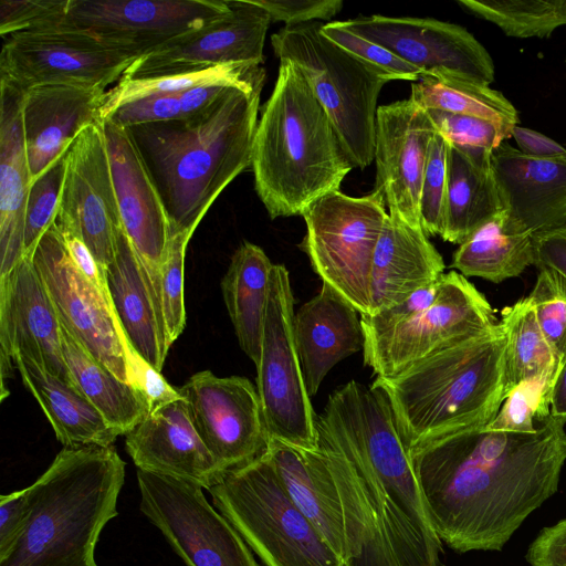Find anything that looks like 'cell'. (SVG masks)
<instances>
[{
	"label": "cell",
	"instance_id": "cell-1",
	"mask_svg": "<svg viewBox=\"0 0 566 566\" xmlns=\"http://www.w3.org/2000/svg\"><path fill=\"white\" fill-rule=\"evenodd\" d=\"M316 449L352 542V566H438L431 523L386 394L352 380L317 416Z\"/></svg>",
	"mask_w": 566,
	"mask_h": 566
},
{
	"label": "cell",
	"instance_id": "cell-2",
	"mask_svg": "<svg viewBox=\"0 0 566 566\" xmlns=\"http://www.w3.org/2000/svg\"><path fill=\"white\" fill-rule=\"evenodd\" d=\"M566 421L532 433L458 429L409 450L433 528L452 549L500 551L558 489Z\"/></svg>",
	"mask_w": 566,
	"mask_h": 566
},
{
	"label": "cell",
	"instance_id": "cell-3",
	"mask_svg": "<svg viewBox=\"0 0 566 566\" xmlns=\"http://www.w3.org/2000/svg\"><path fill=\"white\" fill-rule=\"evenodd\" d=\"M263 85L228 86L192 117L127 128L163 200L170 235L192 237L226 187L251 167Z\"/></svg>",
	"mask_w": 566,
	"mask_h": 566
},
{
	"label": "cell",
	"instance_id": "cell-4",
	"mask_svg": "<svg viewBox=\"0 0 566 566\" xmlns=\"http://www.w3.org/2000/svg\"><path fill=\"white\" fill-rule=\"evenodd\" d=\"M260 111L251 163L255 191L271 219L302 216L338 190L355 167L294 63L280 61L272 94Z\"/></svg>",
	"mask_w": 566,
	"mask_h": 566
},
{
	"label": "cell",
	"instance_id": "cell-5",
	"mask_svg": "<svg viewBox=\"0 0 566 566\" xmlns=\"http://www.w3.org/2000/svg\"><path fill=\"white\" fill-rule=\"evenodd\" d=\"M125 467L113 446L64 447L29 485L28 522L0 566H97L94 551L117 515Z\"/></svg>",
	"mask_w": 566,
	"mask_h": 566
},
{
	"label": "cell",
	"instance_id": "cell-6",
	"mask_svg": "<svg viewBox=\"0 0 566 566\" xmlns=\"http://www.w3.org/2000/svg\"><path fill=\"white\" fill-rule=\"evenodd\" d=\"M501 322L371 384L389 399L408 451L448 432L493 421L509 395Z\"/></svg>",
	"mask_w": 566,
	"mask_h": 566
},
{
	"label": "cell",
	"instance_id": "cell-7",
	"mask_svg": "<svg viewBox=\"0 0 566 566\" xmlns=\"http://www.w3.org/2000/svg\"><path fill=\"white\" fill-rule=\"evenodd\" d=\"M360 323L365 365L377 377H391L499 321L485 296L450 271L396 305L360 315Z\"/></svg>",
	"mask_w": 566,
	"mask_h": 566
},
{
	"label": "cell",
	"instance_id": "cell-8",
	"mask_svg": "<svg viewBox=\"0 0 566 566\" xmlns=\"http://www.w3.org/2000/svg\"><path fill=\"white\" fill-rule=\"evenodd\" d=\"M208 492L265 566L343 564L290 499L266 450L227 471Z\"/></svg>",
	"mask_w": 566,
	"mask_h": 566
},
{
	"label": "cell",
	"instance_id": "cell-9",
	"mask_svg": "<svg viewBox=\"0 0 566 566\" xmlns=\"http://www.w3.org/2000/svg\"><path fill=\"white\" fill-rule=\"evenodd\" d=\"M322 24L285 25L272 34V49L300 69L352 164L364 169L374 160L378 96L391 78L329 41Z\"/></svg>",
	"mask_w": 566,
	"mask_h": 566
},
{
	"label": "cell",
	"instance_id": "cell-10",
	"mask_svg": "<svg viewBox=\"0 0 566 566\" xmlns=\"http://www.w3.org/2000/svg\"><path fill=\"white\" fill-rule=\"evenodd\" d=\"M385 206L376 190L350 197L338 189L318 198L302 214L306 234L300 247L313 271L360 315L369 311V275L388 218Z\"/></svg>",
	"mask_w": 566,
	"mask_h": 566
},
{
	"label": "cell",
	"instance_id": "cell-11",
	"mask_svg": "<svg viewBox=\"0 0 566 566\" xmlns=\"http://www.w3.org/2000/svg\"><path fill=\"white\" fill-rule=\"evenodd\" d=\"M294 297L287 269L273 264L256 367V390L269 439L313 451L317 416L307 394L294 338Z\"/></svg>",
	"mask_w": 566,
	"mask_h": 566
},
{
	"label": "cell",
	"instance_id": "cell-12",
	"mask_svg": "<svg viewBox=\"0 0 566 566\" xmlns=\"http://www.w3.org/2000/svg\"><path fill=\"white\" fill-rule=\"evenodd\" d=\"M138 57L73 30L40 25L3 36L0 78L24 92L42 85L106 90Z\"/></svg>",
	"mask_w": 566,
	"mask_h": 566
},
{
	"label": "cell",
	"instance_id": "cell-13",
	"mask_svg": "<svg viewBox=\"0 0 566 566\" xmlns=\"http://www.w3.org/2000/svg\"><path fill=\"white\" fill-rule=\"evenodd\" d=\"M140 511L186 566H260L202 488L137 469Z\"/></svg>",
	"mask_w": 566,
	"mask_h": 566
},
{
	"label": "cell",
	"instance_id": "cell-14",
	"mask_svg": "<svg viewBox=\"0 0 566 566\" xmlns=\"http://www.w3.org/2000/svg\"><path fill=\"white\" fill-rule=\"evenodd\" d=\"M32 262L62 326L98 363L134 385L129 347L113 306L76 266L56 222L39 241Z\"/></svg>",
	"mask_w": 566,
	"mask_h": 566
},
{
	"label": "cell",
	"instance_id": "cell-15",
	"mask_svg": "<svg viewBox=\"0 0 566 566\" xmlns=\"http://www.w3.org/2000/svg\"><path fill=\"white\" fill-rule=\"evenodd\" d=\"M229 10V0H67L62 15L41 25L73 30L142 56Z\"/></svg>",
	"mask_w": 566,
	"mask_h": 566
},
{
	"label": "cell",
	"instance_id": "cell-16",
	"mask_svg": "<svg viewBox=\"0 0 566 566\" xmlns=\"http://www.w3.org/2000/svg\"><path fill=\"white\" fill-rule=\"evenodd\" d=\"M56 224L61 232L82 240L103 275L115 255L123 227L103 120L82 130L65 155V175Z\"/></svg>",
	"mask_w": 566,
	"mask_h": 566
},
{
	"label": "cell",
	"instance_id": "cell-17",
	"mask_svg": "<svg viewBox=\"0 0 566 566\" xmlns=\"http://www.w3.org/2000/svg\"><path fill=\"white\" fill-rule=\"evenodd\" d=\"M202 442L223 473L262 454L269 442L258 390L244 377L193 374L178 388Z\"/></svg>",
	"mask_w": 566,
	"mask_h": 566
},
{
	"label": "cell",
	"instance_id": "cell-18",
	"mask_svg": "<svg viewBox=\"0 0 566 566\" xmlns=\"http://www.w3.org/2000/svg\"><path fill=\"white\" fill-rule=\"evenodd\" d=\"M417 67L421 76L451 74L490 85L495 67L486 49L465 28L432 18L374 14L343 21Z\"/></svg>",
	"mask_w": 566,
	"mask_h": 566
},
{
	"label": "cell",
	"instance_id": "cell-19",
	"mask_svg": "<svg viewBox=\"0 0 566 566\" xmlns=\"http://www.w3.org/2000/svg\"><path fill=\"white\" fill-rule=\"evenodd\" d=\"M230 10L198 30L133 62L122 78L192 72L218 65H262L270 14L254 0H229Z\"/></svg>",
	"mask_w": 566,
	"mask_h": 566
},
{
	"label": "cell",
	"instance_id": "cell-20",
	"mask_svg": "<svg viewBox=\"0 0 566 566\" xmlns=\"http://www.w3.org/2000/svg\"><path fill=\"white\" fill-rule=\"evenodd\" d=\"M0 344L1 400L9 395L6 386L15 355L28 356L77 387L63 356L57 313L32 258H22L8 275L0 277Z\"/></svg>",
	"mask_w": 566,
	"mask_h": 566
},
{
	"label": "cell",
	"instance_id": "cell-21",
	"mask_svg": "<svg viewBox=\"0 0 566 566\" xmlns=\"http://www.w3.org/2000/svg\"><path fill=\"white\" fill-rule=\"evenodd\" d=\"M103 124L122 224L145 270L164 319L161 269L169 244V220L129 130L109 120Z\"/></svg>",
	"mask_w": 566,
	"mask_h": 566
},
{
	"label": "cell",
	"instance_id": "cell-22",
	"mask_svg": "<svg viewBox=\"0 0 566 566\" xmlns=\"http://www.w3.org/2000/svg\"><path fill=\"white\" fill-rule=\"evenodd\" d=\"M436 133L427 111L410 97L378 106L374 190L384 197L388 213L397 214L415 228H421L420 189L430 143Z\"/></svg>",
	"mask_w": 566,
	"mask_h": 566
},
{
	"label": "cell",
	"instance_id": "cell-23",
	"mask_svg": "<svg viewBox=\"0 0 566 566\" xmlns=\"http://www.w3.org/2000/svg\"><path fill=\"white\" fill-rule=\"evenodd\" d=\"M125 439L137 469L207 491L224 474L199 437L182 397L153 408Z\"/></svg>",
	"mask_w": 566,
	"mask_h": 566
},
{
	"label": "cell",
	"instance_id": "cell-24",
	"mask_svg": "<svg viewBox=\"0 0 566 566\" xmlns=\"http://www.w3.org/2000/svg\"><path fill=\"white\" fill-rule=\"evenodd\" d=\"M491 165L507 218L532 235L566 227V157L539 158L502 142Z\"/></svg>",
	"mask_w": 566,
	"mask_h": 566
},
{
	"label": "cell",
	"instance_id": "cell-25",
	"mask_svg": "<svg viewBox=\"0 0 566 566\" xmlns=\"http://www.w3.org/2000/svg\"><path fill=\"white\" fill-rule=\"evenodd\" d=\"M106 94V90L69 85L34 86L24 93L22 118L31 184L66 154L84 128L101 120Z\"/></svg>",
	"mask_w": 566,
	"mask_h": 566
},
{
	"label": "cell",
	"instance_id": "cell-26",
	"mask_svg": "<svg viewBox=\"0 0 566 566\" xmlns=\"http://www.w3.org/2000/svg\"><path fill=\"white\" fill-rule=\"evenodd\" d=\"M444 268L441 254L421 228L388 213L371 262L367 315L377 314L433 284L444 274Z\"/></svg>",
	"mask_w": 566,
	"mask_h": 566
},
{
	"label": "cell",
	"instance_id": "cell-27",
	"mask_svg": "<svg viewBox=\"0 0 566 566\" xmlns=\"http://www.w3.org/2000/svg\"><path fill=\"white\" fill-rule=\"evenodd\" d=\"M357 310L331 286L294 314L295 345L308 396L316 395L327 373L344 358L364 349Z\"/></svg>",
	"mask_w": 566,
	"mask_h": 566
},
{
	"label": "cell",
	"instance_id": "cell-28",
	"mask_svg": "<svg viewBox=\"0 0 566 566\" xmlns=\"http://www.w3.org/2000/svg\"><path fill=\"white\" fill-rule=\"evenodd\" d=\"M105 279L126 343L146 363L161 371L170 348L164 319L145 270L123 227L117 231L115 255L105 271Z\"/></svg>",
	"mask_w": 566,
	"mask_h": 566
},
{
	"label": "cell",
	"instance_id": "cell-29",
	"mask_svg": "<svg viewBox=\"0 0 566 566\" xmlns=\"http://www.w3.org/2000/svg\"><path fill=\"white\" fill-rule=\"evenodd\" d=\"M0 103V277L23 256L25 203L31 185L22 104L24 91L4 78Z\"/></svg>",
	"mask_w": 566,
	"mask_h": 566
},
{
	"label": "cell",
	"instance_id": "cell-30",
	"mask_svg": "<svg viewBox=\"0 0 566 566\" xmlns=\"http://www.w3.org/2000/svg\"><path fill=\"white\" fill-rule=\"evenodd\" d=\"M266 451L290 499L336 556L350 565L352 542L345 515L317 451L275 439H269Z\"/></svg>",
	"mask_w": 566,
	"mask_h": 566
},
{
	"label": "cell",
	"instance_id": "cell-31",
	"mask_svg": "<svg viewBox=\"0 0 566 566\" xmlns=\"http://www.w3.org/2000/svg\"><path fill=\"white\" fill-rule=\"evenodd\" d=\"M493 151L463 149L449 143L444 241L462 244L504 211L492 171Z\"/></svg>",
	"mask_w": 566,
	"mask_h": 566
},
{
	"label": "cell",
	"instance_id": "cell-32",
	"mask_svg": "<svg viewBox=\"0 0 566 566\" xmlns=\"http://www.w3.org/2000/svg\"><path fill=\"white\" fill-rule=\"evenodd\" d=\"M13 364L64 447L113 446L119 434L77 387L28 356L15 355Z\"/></svg>",
	"mask_w": 566,
	"mask_h": 566
},
{
	"label": "cell",
	"instance_id": "cell-33",
	"mask_svg": "<svg viewBox=\"0 0 566 566\" xmlns=\"http://www.w3.org/2000/svg\"><path fill=\"white\" fill-rule=\"evenodd\" d=\"M273 263L256 244L244 241L221 281L223 301L239 345L256 366Z\"/></svg>",
	"mask_w": 566,
	"mask_h": 566
},
{
	"label": "cell",
	"instance_id": "cell-34",
	"mask_svg": "<svg viewBox=\"0 0 566 566\" xmlns=\"http://www.w3.org/2000/svg\"><path fill=\"white\" fill-rule=\"evenodd\" d=\"M62 352L76 386L119 434L130 432L150 411L137 386L98 363L61 324Z\"/></svg>",
	"mask_w": 566,
	"mask_h": 566
},
{
	"label": "cell",
	"instance_id": "cell-35",
	"mask_svg": "<svg viewBox=\"0 0 566 566\" xmlns=\"http://www.w3.org/2000/svg\"><path fill=\"white\" fill-rule=\"evenodd\" d=\"M535 263L533 235L499 213L459 245L451 268L493 283L520 276Z\"/></svg>",
	"mask_w": 566,
	"mask_h": 566
},
{
	"label": "cell",
	"instance_id": "cell-36",
	"mask_svg": "<svg viewBox=\"0 0 566 566\" xmlns=\"http://www.w3.org/2000/svg\"><path fill=\"white\" fill-rule=\"evenodd\" d=\"M410 98L424 109L470 115L496 124L507 136L518 124L513 104L499 91L475 81L451 75H423L411 85Z\"/></svg>",
	"mask_w": 566,
	"mask_h": 566
},
{
	"label": "cell",
	"instance_id": "cell-37",
	"mask_svg": "<svg viewBox=\"0 0 566 566\" xmlns=\"http://www.w3.org/2000/svg\"><path fill=\"white\" fill-rule=\"evenodd\" d=\"M501 316L506 337L505 373L509 394L528 380L548 379L554 384L558 373L556 359L539 328L530 297L503 308Z\"/></svg>",
	"mask_w": 566,
	"mask_h": 566
},
{
	"label": "cell",
	"instance_id": "cell-38",
	"mask_svg": "<svg viewBox=\"0 0 566 566\" xmlns=\"http://www.w3.org/2000/svg\"><path fill=\"white\" fill-rule=\"evenodd\" d=\"M265 81L262 65L227 64L203 70L140 78H120L107 91L99 118L105 120L116 108L133 101L188 91L205 85L250 86Z\"/></svg>",
	"mask_w": 566,
	"mask_h": 566
},
{
	"label": "cell",
	"instance_id": "cell-39",
	"mask_svg": "<svg viewBox=\"0 0 566 566\" xmlns=\"http://www.w3.org/2000/svg\"><path fill=\"white\" fill-rule=\"evenodd\" d=\"M457 3L512 38H549L557 28L566 25V0H458Z\"/></svg>",
	"mask_w": 566,
	"mask_h": 566
},
{
	"label": "cell",
	"instance_id": "cell-40",
	"mask_svg": "<svg viewBox=\"0 0 566 566\" xmlns=\"http://www.w3.org/2000/svg\"><path fill=\"white\" fill-rule=\"evenodd\" d=\"M65 155L30 186L25 203L22 258H32L41 238L56 221L65 175Z\"/></svg>",
	"mask_w": 566,
	"mask_h": 566
},
{
	"label": "cell",
	"instance_id": "cell-41",
	"mask_svg": "<svg viewBox=\"0 0 566 566\" xmlns=\"http://www.w3.org/2000/svg\"><path fill=\"white\" fill-rule=\"evenodd\" d=\"M528 297L559 370L566 361V280L557 272L542 268Z\"/></svg>",
	"mask_w": 566,
	"mask_h": 566
},
{
	"label": "cell",
	"instance_id": "cell-42",
	"mask_svg": "<svg viewBox=\"0 0 566 566\" xmlns=\"http://www.w3.org/2000/svg\"><path fill=\"white\" fill-rule=\"evenodd\" d=\"M552 388L553 384L548 379L520 384L507 395L488 428L521 433L535 432L539 422L551 416Z\"/></svg>",
	"mask_w": 566,
	"mask_h": 566
},
{
	"label": "cell",
	"instance_id": "cell-43",
	"mask_svg": "<svg viewBox=\"0 0 566 566\" xmlns=\"http://www.w3.org/2000/svg\"><path fill=\"white\" fill-rule=\"evenodd\" d=\"M448 149L449 142L437 132L430 143L419 199L421 228L428 237H441L444 230Z\"/></svg>",
	"mask_w": 566,
	"mask_h": 566
},
{
	"label": "cell",
	"instance_id": "cell-44",
	"mask_svg": "<svg viewBox=\"0 0 566 566\" xmlns=\"http://www.w3.org/2000/svg\"><path fill=\"white\" fill-rule=\"evenodd\" d=\"M190 234L178 233L169 237V244L161 269V305L169 347L186 326L184 298V268L186 249Z\"/></svg>",
	"mask_w": 566,
	"mask_h": 566
},
{
	"label": "cell",
	"instance_id": "cell-45",
	"mask_svg": "<svg viewBox=\"0 0 566 566\" xmlns=\"http://www.w3.org/2000/svg\"><path fill=\"white\" fill-rule=\"evenodd\" d=\"M321 31L324 36L356 59L375 67L391 81L402 80L417 82L421 73L394 52L382 45L369 41L345 27L343 21L323 23Z\"/></svg>",
	"mask_w": 566,
	"mask_h": 566
},
{
	"label": "cell",
	"instance_id": "cell-46",
	"mask_svg": "<svg viewBox=\"0 0 566 566\" xmlns=\"http://www.w3.org/2000/svg\"><path fill=\"white\" fill-rule=\"evenodd\" d=\"M426 111L437 132L459 148L493 151L509 139L496 124L488 119L440 109Z\"/></svg>",
	"mask_w": 566,
	"mask_h": 566
},
{
	"label": "cell",
	"instance_id": "cell-47",
	"mask_svg": "<svg viewBox=\"0 0 566 566\" xmlns=\"http://www.w3.org/2000/svg\"><path fill=\"white\" fill-rule=\"evenodd\" d=\"M176 119H184L181 92L158 94L133 101L116 108L105 120L128 128Z\"/></svg>",
	"mask_w": 566,
	"mask_h": 566
},
{
	"label": "cell",
	"instance_id": "cell-48",
	"mask_svg": "<svg viewBox=\"0 0 566 566\" xmlns=\"http://www.w3.org/2000/svg\"><path fill=\"white\" fill-rule=\"evenodd\" d=\"M67 0H0V34L34 29L65 12Z\"/></svg>",
	"mask_w": 566,
	"mask_h": 566
},
{
	"label": "cell",
	"instance_id": "cell-49",
	"mask_svg": "<svg viewBox=\"0 0 566 566\" xmlns=\"http://www.w3.org/2000/svg\"><path fill=\"white\" fill-rule=\"evenodd\" d=\"M271 17L272 22L298 25L322 22L335 17L343 8L342 0H254Z\"/></svg>",
	"mask_w": 566,
	"mask_h": 566
},
{
	"label": "cell",
	"instance_id": "cell-50",
	"mask_svg": "<svg viewBox=\"0 0 566 566\" xmlns=\"http://www.w3.org/2000/svg\"><path fill=\"white\" fill-rule=\"evenodd\" d=\"M30 509L29 486L0 496V557L8 553L22 533Z\"/></svg>",
	"mask_w": 566,
	"mask_h": 566
},
{
	"label": "cell",
	"instance_id": "cell-51",
	"mask_svg": "<svg viewBox=\"0 0 566 566\" xmlns=\"http://www.w3.org/2000/svg\"><path fill=\"white\" fill-rule=\"evenodd\" d=\"M128 347L134 385L144 391L150 402L151 409L181 397L178 388L170 386L161 376L160 371L146 363L133 347L129 345Z\"/></svg>",
	"mask_w": 566,
	"mask_h": 566
},
{
	"label": "cell",
	"instance_id": "cell-52",
	"mask_svg": "<svg viewBox=\"0 0 566 566\" xmlns=\"http://www.w3.org/2000/svg\"><path fill=\"white\" fill-rule=\"evenodd\" d=\"M526 558L531 566H566V518L543 528Z\"/></svg>",
	"mask_w": 566,
	"mask_h": 566
},
{
	"label": "cell",
	"instance_id": "cell-53",
	"mask_svg": "<svg viewBox=\"0 0 566 566\" xmlns=\"http://www.w3.org/2000/svg\"><path fill=\"white\" fill-rule=\"evenodd\" d=\"M535 265L547 268L566 280V227L533 235Z\"/></svg>",
	"mask_w": 566,
	"mask_h": 566
},
{
	"label": "cell",
	"instance_id": "cell-54",
	"mask_svg": "<svg viewBox=\"0 0 566 566\" xmlns=\"http://www.w3.org/2000/svg\"><path fill=\"white\" fill-rule=\"evenodd\" d=\"M512 137L525 155L539 158L566 157L564 146L534 129L516 125L512 130Z\"/></svg>",
	"mask_w": 566,
	"mask_h": 566
},
{
	"label": "cell",
	"instance_id": "cell-55",
	"mask_svg": "<svg viewBox=\"0 0 566 566\" xmlns=\"http://www.w3.org/2000/svg\"><path fill=\"white\" fill-rule=\"evenodd\" d=\"M62 235L64 238L69 253L76 266L87 277V280L105 295V297L111 303L106 279L86 244L72 234L62 232Z\"/></svg>",
	"mask_w": 566,
	"mask_h": 566
},
{
	"label": "cell",
	"instance_id": "cell-56",
	"mask_svg": "<svg viewBox=\"0 0 566 566\" xmlns=\"http://www.w3.org/2000/svg\"><path fill=\"white\" fill-rule=\"evenodd\" d=\"M551 415L566 421V361L558 370L551 391Z\"/></svg>",
	"mask_w": 566,
	"mask_h": 566
},
{
	"label": "cell",
	"instance_id": "cell-57",
	"mask_svg": "<svg viewBox=\"0 0 566 566\" xmlns=\"http://www.w3.org/2000/svg\"><path fill=\"white\" fill-rule=\"evenodd\" d=\"M340 566H352V565L343 563Z\"/></svg>",
	"mask_w": 566,
	"mask_h": 566
}]
</instances>
